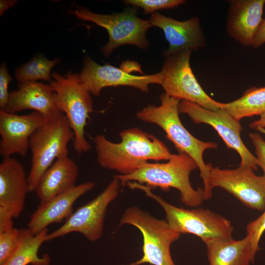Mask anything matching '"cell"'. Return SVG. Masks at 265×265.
<instances>
[{
    "mask_svg": "<svg viewBox=\"0 0 265 265\" xmlns=\"http://www.w3.org/2000/svg\"><path fill=\"white\" fill-rule=\"evenodd\" d=\"M120 136L119 143L102 134L93 139L99 165L120 175L131 174L149 160H168L172 155L162 141L137 128L125 130Z\"/></svg>",
    "mask_w": 265,
    "mask_h": 265,
    "instance_id": "6da1fadb",
    "label": "cell"
},
{
    "mask_svg": "<svg viewBox=\"0 0 265 265\" xmlns=\"http://www.w3.org/2000/svg\"><path fill=\"white\" fill-rule=\"evenodd\" d=\"M160 99L159 106L148 105L136 113V117L141 121L159 126L179 152L187 154L195 161L203 180L204 200H209L212 195L209 185L210 171L212 165L205 162L203 154L207 149H216L217 144L199 140L186 129L179 116L181 101L165 92L161 95Z\"/></svg>",
    "mask_w": 265,
    "mask_h": 265,
    "instance_id": "7a4b0ae2",
    "label": "cell"
},
{
    "mask_svg": "<svg viewBox=\"0 0 265 265\" xmlns=\"http://www.w3.org/2000/svg\"><path fill=\"white\" fill-rule=\"evenodd\" d=\"M195 161L187 154L179 152L172 154L165 163L143 164L138 169L128 175H118L120 185L124 186L128 182H135L145 184L151 189L159 187L164 191L170 188L179 190L181 200L183 204L190 207L201 205L204 199L203 188L195 189L191 186L189 175L198 168Z\"/></svg>",
    "mask_w": 265,
    "mask_h": 265,
    "instance_id": "3957f363",
    "label": "cell"
},
{
    "mask_svg": "<svg viewBox=\"0 0 265 265\" xmlns=\"http://www.w3.org/2000/svg\"><path fill=\"white\" fill-rule=\"evenodd\" d=\"M51 76L50 84L74 133L73 148L79 154L86 152L91 148L85 137L87 121L93 111L91 93L78 73L69 71L62 75L54 71Z\"/></svg>",
    "mask_w": 265,
    "mask_h": 265,
    "instance_id": "277c9868",
    "label": "cell"
},
{
    "mask_svg": "<svg viewBox=\"0 0 265 265\" xmlns=\"http://www.w3.org/2000/svg\"><path fill=\"white\" fill-rule=\"evenodd\" d=\"M127 186L143 191L156 201L164 211L169 226L181 234H193L204 243L213 238H232L231 222L220 214L203 208L189 210L176 207L153 193L147 186L135 182H129Z\"/></svg>",
    "mask_w": 265,
    "mask_h": 265,
    "instance_id": "5b68a950",
    "label": "cell"
},
{
    "mask_svg": "<svg viewBox=\"0 0 265 265\" xmlns=\"http://www.w3.org/2000/svg\"><path fill=\"white\" fill-rule=\"evenodd\" d=\"M74 133L64 114L45 122L29 139L31 167L27 176L29 192L35 188L42 175L54 159L68 157L67 145Z\"/></svg>",
    "mask_w": 265,
    "mask_h": 265,
    "instance_id": "8992f818",
    "label": "cell"
},
{
    "mask_svg": "<svg viewBox=\"0 0 265 265\" xmlns=\"http://www.w3.org/2000/svg\"><path fill=\"white\" fill-rule=\"evenodd\" d=\"M132 225L143 237L142 257L130 265H176L170 253V246L181 234L172 229L166 220L158 219L137 207L127 208L119 225Z\"/></svg>",
    "mask_w": 265,
    "mask_h": 265,
    "instance_id": "52a82bcc",
    "label": "cell"
},
{
    "mask_svg": "<svg viewBox=\"0 0 265 265\" xmlns=\"http://www.w3.org/2000/svg\"><path fill=\"white\" fill-rule=\"evenodd\" d=\"M69 12L79 20L93 22L106 29L108 41L102 49L106 56L115 48L124 45H132L144 50L149 47L146 33L152 26L149 20L141 19L136 16L134 8H128L122 12L111 14H97L83 7Z\"/></svg>",
    "mask_w": 265,
    "mask_h": 265,
    "instance_id": "ba28073f",
    "label": "cell"
},
{
    "mask_svg": "<svg viewBox=\"0 0 265 265\" xmlns=\"http://www.w3.org/2000/svg\"><path fill=\"white\" fill-rule=\"evenodd\" d=\"M191 53L186 50L165 55L160 71L161 85L165 93L171 97L195 103L207 109L218 110L221 103L205 92L193 74L190 65Z\"/></svg>",
    "mask_w": 265,
    "mask_h": 265,
    "instance_id": "9c48e42d",
    "label": "cell"
},
{
    "mask_svg": "<svg viewBox=\"0 0 265 265\" xmlns=\"http://www.w3.org/2000/svg\"><path fill=\"white\" fill-rule=\"evenodd\" d=\"M120 186V182L115 176L96 198L73 212L59 228L48 233L46 241H50L73 232L79 233L91 241L100 239L103 233L106 210L117 197Z\"/></svg>",
    "mask_w": 265,
    "mask_h": 265,
    "instance_id": "30bf717a",
    "label": "cell"
},
{
    "mask_svg": "<svg viewBox=\"0 0 265 265\" xmlns=\"http://www.w3.org/2000/svg\"><path fill=\"white\" fill-rule=\"evenodd\" d=\"M179 113L186 114L196 124L204 123L212 126L218 133L227 147L235 150L241 159L240 165L257 170V159L244 145L241 137L242 130L239 121L223 109L211 110L190 102L182 100Z\"/></svg>",
    "mask_w": 265,
    "mask_h": 265,
    "instance_id": "8fae6325",
    "label": "cell"
},
{
    "mask_svg": "<svg viewBox=\"0 0 265 265\" xmlns=\"http://www.w3.org/2000/svg\"><path fill=\"white\" fill-rule=\"evenodd\" d=\"M249 167L239 165L234 169L211 167L209 185L212 190L220 187L232 194L246 207L265 210V179L257 176Z\"/></svg>",
    "mask_w": 265,
    "mask_h": 265,
    "instance_id": "7c38bea8",
    "label": "cell"
},
{
    "mask_svg": "<svg viewBox=\"0 0 265 265\" xmlns=\"http://www.w3.org/2000/svg\"><path fill=\"white\" fill-rule=\"evenodd\" d=\"M79 74L90 93L96 96H99L106 87L121 85L132 86L148 93L150 84L161 85L162 80L160 71L151 75H133L109 64L101 65L89 56L84 57L83 66Z\"/></svg>",
    "mask_w": 265,
    "mask_h": 265,
    "instance_id": "4fadbf2b",
    "label": "cell"
},
{
    "mask_svg": "<svg viewBox=\"0 0 265 265\" xmlns=\"http://www.w3.org/2000/svg\"><path fill=\"white\" fill-rule=\"evenodd\" d=\"M45 122L42 115L37 111L18 115L0 110V156L3 158L13 154L25 157L30 137Z\"/></svg>",
    "mask_w": 265,
    "mask_h": 265,
    "instance_id": "5bb4252c",
    "label": "cell"
},
{
    "mask_svg": "<svg viewBox=\"0 0 265 265\" xmlns=\"http://www.w3.org/2000/svg\"><path fill=\"white\" fill-rule=\"evenodd\" d=\"M18 88L10 93L6 106L0 110L15 113L32 109L41 114L45 121L54 120L63 114L50 84L38 81L26 82L18 83Z\"/></svg>",
    "mask_w": 265,
    "mask_h": 265,
    "instance_id": "9a60e30c",
    "label": "cell"
},
{
    "mask_svg": "<svg viewBox=\"0 0 265 265\" xmlns=\"http://www.w3.org/2000/svg\"><path fill=\"white\" fill-rule=\"evenodd\" d=\"M149 21L152 26L163 31L169 45L165 55L186 50L198 51L206 46V39L197 17L180 21L155 12Z\"/></svg>",
    "mask_w": 265,
    "mask_h": 265,
    "instance_id": "2e32d148",
    "label": "cell"
},
{
    "mask_svg": "<svg viewBox=\"0 0 265 265\" xmlns=\"http://www.w3.org/2000/svg\"><path fill=\"white\" fill-rule=\"evenodd\" d=\"M227 12L228 35L244 46H253L263 21L265 0H231Z\"/></svg>",
    "mask_w": 265,
    "mask_h": 265,
    "instance_id": "e0dca14e",
    "label": "cell"
},
{
    "mask_svg": "<svg viewBox=\"0 0 265 265\" xmlns=\"http://www.w3.org/2000/svg\"><path fill=\"white\" fill-rule=\"evenodd\" d=\"M94 186L92 182L84 183L40 203L31 215L27 228L34 235L51 224L67 219L73 212V206L75 201L92 190Z\"/></svg>",
    "mask_w": 265,
    "mask_h": 265,
    "instance_id": "ac0fdd59",
    "label": "cell"
},
{
    "mask_svg": "<svg viewBox=\"0 0 265 265\" xmlns=\"http://www.w3.org/2000/svg\"><path fill=\"white\" fill-rule=\"evenodd\" d=\"M28 192V179L23 165L11 157L3 158L0 164V206L17 218L23 211Z\"/></svg>",
    "mask_w": 265,
    "mask_h": 265,
    "instance_id": "d6986e66",
    "label": "cell"
},
{
    "mask_svg": "<svg viewBox=\"0 0 265 265\" xmlns=\"http://www.w3.org/2000/svg\"><path fill=\"white\" fill-rule=\"evenodd\" d=\"M78 166L68 157L56 159L39 180L34 191L40 201L46 202L75 187Z\"/></svg>",
    "mask_w": 265,
    "mask_h": 265,
    "instance_id": "ffe728a7",
    "label": "cell"
},
{
    "mask_svg": "<svg viewBox=\"0 0 265 265\" xmlns=\"http://www.w3.org/2000/svg\"><path fill=\"white\" fill-rule=\"evenodd\" d=\"M205 243L210 265H250L254 263L247 235L241 239L216 238Z\"/></svg>",
    "mask_w": 265,
    "mask_h": 265,
    "instance_id": "44dd1931",
    "label": "cell"
},
{
    "mask_svg": "<svg viewBox=\"0 0 265 265\" xmlns=\"http://www.w3.org/2000/svg\"><path fill=\"white\" fill-rule=\"evenodd\" d=\"M48 234V228L34 235L28 228L21 229L18 246L3 265H49L50 263L49 256L44 255L41 257L38 254L41 245L46 241Z\"/></svg>",
    "mask_w": 265,
    "mask_h": 265,
    "instance_id": "7402d4cb",
    "label": "cell"
},
{
    "mask_svg": "<svg viewBox=\"0 0 265 265\" xmlns=\"http://www.w3.org/2000/svg\"><path fill=\"white\" fill-rule=\"evenodd\" d=\"M220 108L239 121L245 117L261 116L265 113V86L251 87L239 98L230 103H221Z\"/></svg>",
    "mask_w": 265,
    "mask_h": 265,
    "instance_id": "603a6c76",
    "label": "cell"
},
{
    "mask_svg": "<svg viewBox=\"0 0 265 265\" xmlns=\"http://www.w3.org/2000/svg\"><path fill=\"white\" fill-rule=\"evenodd\" d=\"M59 60H49L42 55H37L22 65L15 70V78L19 83L52 80L51 71Z\"/></svg>",
    "mask_w": 265,
    "mask_h": 265,
    "instance_id": "cb8c5ba5",
    "label": "cell"
},
{
    "mask_svg": "<svg viewBox=\"0 0 265 265\" xmlns=\"http://www.w3.org/2000/svg\"><path fill=\"white\" fill-rule=\"evenodd\" d=\"M20 236V229L14 227L0 233V265H4L15 251Z\"/></svg>",
    "mask_w": 265,
    "mask_h": 265,
    "instance_id": "d4e9b609",
    "label": "cell"
},
{
    "mask_svg": "<svg viewBox=\"0 0 265 265\" xmlns=\"http://www.w3.org/2000/svg\"><path fill=\"white\" fill-rule=\"evenodd\" d=\"M125 3L143 9L144 14L153 13L156 10L173 8L186 2L185 0H126Z\"/></svg>",
    "mask_w": 265,
    "mask_h": 265,
    "instance_id": "484cf974",
    "label": "cell"
},
{
    "mask_svg": "<svg viewBox=\"0 0 265 265\" xmlns=\"http://www.w3.org/2000/svg\"><path fill=\"white\" fill-rule=\"evenodd\" d=\"M246 230L250 238L252 256L255 260L256 254L259 250L260 238L265 231V210L259 217L247 225Z\"/></svg>",
    "mask_w": 265,
    "mask_h": 265,
    "instance_id": "4316f807",
    "label": "cell"
},
{
    "mask_svg": "<svg viewBox=\"0 0 265 265\" xmlns=\"http://www.w3.org/2000/svg\"><path fill=\"white\" fill-rule=\"evenodd\" d=\"M11 80L6 64L3 62L0 67V110H3L8 103L10 94L8 86Z\"/></svg>",
    "mask_w": 265,
    "mask_h": 265,
    "instance_id": "83f0119b",
    "label": "cell"
},
{
    "mask_svg": "<svg viewBox=\"0 0 265 265\" xmlns=\"http://www.w3.org/2000/svg\"><path fill=\"white\" fill-rule=\"evenodd\" d=\"M249 137L255 148L258 166L263 170L265 179V140L258 133H250Z\"/></svg>",
    "mask_w": 265,
    "mask_h": 265,
    "instance_id": "f1b7e54d",
    "label": "cell"
},
{
    "mask_svg": "<svg viewBox=\"0 0 265 265\" xmlns=\"http://www.w3.org/2000/svg\"><path fill=\"white\" fill-rule=\"evenodd\" d=\"M13 218L10 212L0 206V233L7 231L13 228Z\"/></svg>",
    "mask_w": 265,
    "mask_h": 265,
    "instance_id": "f546056e",
    "label": "cell"
},
{
    "mask_svg": "<svg viewBox=\"0 0 265 265\" xmlns=\"http://www.w3.org/2000/svg\"><path fill=\"white\" fill-rule=\"evenodd\" d=\"M265 43V19H263L258 32L255 37L253 47L257 48Z\"/></svg>",
    "mask_w": 265,
    "mask_h": 265,
    "instance_id": "4dcf8cb0",
    "label": "cell"
},
{
    "mask_svg": "<svg viewBox=\"0 0 265 265\" xmlns=\"http://www.w3.org/2000/svg\"><path fill=\"white\" fill-rule=\"evenodd\" d=\"M17 2L16 0H0V15L2 16L7 10L14 6Z\"/></svg>",
    "mask_w": 265,
    "mask_h": 265,
    "instance_id": "1f68e13d",
    "label": "cell"
},
{
    "mask_svg": "<svg viewBox=\"0 0 265 265\" xmlns=\"http://www.w3.org/2000/svg\"><path fill=\"white\" fill-rule=\"evenodd\" d=\"M249 127L255 130L258 128H265V113L260 116V119L249 124Z\"/></svg>",
    "mask_w": 265,
    "mask_h": 265,
    "instance_id": "d6a6232c",
    "label": "cell"
},
{
    "mask_svg": "<svg viewBox=\"0 0 265 265\" xmlns=\"http://www.w3.org/2000/svg\"><path fill=\"white\" fill-rule=\"evenodd\" d=\"M256 130L265 134V128H260L257 129Z\"/></svg>",
    "mask_w": 265,
    "mask_h": 265,
    "instance_id": "836d02e7",
    "label": "cell"
}]
</instances>
